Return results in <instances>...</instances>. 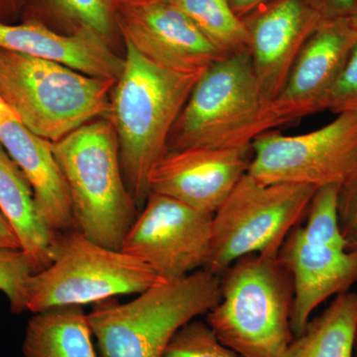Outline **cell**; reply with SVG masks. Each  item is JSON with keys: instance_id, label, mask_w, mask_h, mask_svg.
I'll use <instances>...</instances> for the list:
<instances>
[{"instance_id": "6da1fadb", "label": "cell", "mask_w": 357, "mask_h": 357, "mask_svg": "<svg viewBox=\"0 0 357 357\" xmlns=\"http://www.w3.org/2000/svg\"><path fill=\"white\" fill-rule=\"evenodd\" d=\"M123 69L107 119L119 143L122 173L138 210L149 196L148 177L166 154L174 124L204 72H176L148 60L126 43Z\"/></svg>"}, {"instance_id": "7a4b0ae2", "label": "cell", "mask_w": 357, "mask_h": 357, "mask_svg": "<svg viewBox=\"0 0 357 357\" xmlns=\"http://www.w3.org/2000/svg\"><path fill=\"white\" fill-rule=\"evenodd\" d=\"M220 298L206 323L241 357H284L294 340L293 283L278 253H255L220 275Z\"/></svg>"}, {"instance_id": "3957f363", "label": "cell", "mask_w": 357, "mask_h": 357, "mask_svg": "<svg viewBox=\"0 0 357 357\" xmlns=\"http://www.w3.org/2000/svg\"><path fill=\"white\" fill-rule=\"evenodd\" d=\"M67 183L74 229L105 248L121 250L139 210L126 187L112 122L100 117L53 143Z\"/></svg>"}, {"instance_id": "277c9868", "label": "cell", "mask_w": 357, "mask_h": 357, "mask_svg": "<svg viewBox=\"0 0 357 357\" xmlns=\"http://www.w3.org/2000/svg\"><path fill=\"white\" fill-rule=\"evenodd\" d=\"M220 298V276L199 269L185 278L164 282L135 299L93 305L88 314L102 357H163L174 335Z\"/></svg>"}, {"instance_id": "5b68a950", "label": "cell", "mask_w": 357, "mask_h": 357, "mask_svg": "<svg viewBox=\"0 0 357 357\" xmlns=\"http://www.w3.org/2000/svg\"><path fill=\"white\" fill-rule=\"evenodd\" d=\"M115 83L0 48V96L26 128L53 143L107 117Z\"/></svg>"}, {"instance_id": "8992f818", "label": "cell", "mask_w": 357, "mask_h": 357, "mask_svg": "<svg viewBox=\"0 0 357 357\" xmlns=\"http://www.w3.org/2000/svg\"><path fill=\"white\" fill-rule=\"evenodd\" d=\"M164 283L144 262L91 241L75 229L56 232L51 263L26 284L27 311L84 306L140 294Z\"/></svg>"}, {"instance_id": "52a82bcc", "label": "cell", "mask_w": 357, "mask_h": 357, "mask_svg": "<svg viewBox=\"0 0 357 357\" xmlns=\"http://www.w3.org/2000/svg\"><path fill=\"white\" fill-rule=\"evenodd\" d=\"M266 103L248 51L204 70L174 124L167 152L250 145L266 132Z\"/></svg>"}, {"instance_id": "ba28073f", "label": "cell", "mask_w": 357, "mask_h": 357, "mask_svg": "<svg viewBox=\"0 0 357 357\" xmlns=\"http://www.w3.org/2000/svg\"><path fill=\"white\" fill-rule=\"evenodd\" d=\"M314 192L309 185L264 184L246 173L213 215L206 269L220 276L244 256L278 253L306 217Z\"/></svg>"}, {"instance_id": "9c48e42d", "label": "cell", "mask_w": 357, "mask_h": 357, "mask_svg": "<svg viewBox=\"0 0 357 357\" xmlns=\"http://www.w3.org/2000/svg\"><path fill=\"white\" fill-rule=\"evenodd\" d=\"M251 150L248 173L264 184L344 187L357 178V112L337 114L310 132L267 131L252 141Z\"/></svg>"}, {"instance_id": "30bf717a", "label": "cell", "mask_w": 357, "mask_h": 357, "mask_svg": "<svg viewBox=\"0 0 357 357\" xmlns=\"http://www.w3.org/2000/svg\"><path fill=\"white\" fill-rule=\"evenodd\" d=\"M213 215L177 199L150 192L124 238L121 250L138 258L164 282L206 269Z\"/></svg>"}, {"instance_id": "8fae6325", "label": "cell", "mask_w": 357, "mask_h": 357, "mask_svg": "<svg viewBox=\"0 0 357 357\" xmlns=\"http://www.w3.org/2000/svg\"><path fill=\"white\" fill-rule=\"evenodd\" d=\"M357 42L349 18L323 20L303 47L279 96L267 103L265 130L323 112L326 96Z\"/></svg>"}, {"instance_id": "7c38bea8", "label": "cell", "mask_w": 357, "mask_h": 357, "mask_svg": "<svg viewBox=\"0 0 357 357\" xmlns=\"http://www.w3.org/2000/svg\"><path fill=\"white\" fill-rule=\"evenodd\" d=\"M114 13L126 43L164 69L198 72L225 57L169 0L115 7Z\"/></svg>"}, {"instance_id": "4fadbf2b", "label": "cell", "mask_w": 357, "mask_h": 357, "mask_svg": "<svg viewBox=\"0 0 357 357\" xmlns=\"http://www.w3.org/2000/svg\"><path fill=\"white\" fill-rule=\"evenodd\" d=\"M250 145L168 151L148 177L150 192L213 215L248 172Z\"/></svg>"}, {"instance_id": "5bb4252c", "label": "cell", "mask_w": 357, "mask_h": 357, "mask_svg": "<svg viewBox=\"0 0 357 357\" xmlns=\"http://www.w3.org/2000/svg\"><path fill=\"white\" fill-rule=\"evenodd\" d=\"M245 23L248 52L265 103L281 93L303 47L323 18L307 0H275Z\"/></svg>"}, {"instance_id": "9a60e30c", "label": "cell", "mask_w": 357, "mask_h": 357, "mask_svg": "<svg viewBox=\"0 0 357 357\" xmlns=\"http://www.w3.org/2000/svg\"><path fill=\"white\" fill-rule=\"evenodd\" d=\"M278 258L292 278L291 328L295 337L305 332L319 305L349 292L357 282V251L309 243L299 225L286 237Z\"/></svg>"}, {"instance_id": "2e32d148", "label": "cell", "mask_w": 357, "mask_h": 357, "mask_svg": "<svg viewBox=\"0 0 357 357\" xmlns=\"http://www.w3.org/2000/svg\"><path fill=\"white\" fill-rule=\"evenodd\" d=\"M0 48L67 66L88 76L116 82L124 58L112 51L107 40L88 28L59 34L39 22L0 23Z\"/></svg>"}, {"instance_id": "e0dca14e", "label": "cell", "mask_w": 357, "mask_h": 357, "mask_svg": "<svg viewBox=\"0 0 357 357\" xmlns=\"http://www.w3.org/2000/svg\"><path fill=\"white\" fill-rule=\"evenodd\" d=\"M0 143L31 185L37 210L53 232L74 229L72 202L53 142L40 137L17 119L0 121Z\"/></svg>"}, {"instance_id": "ac0fdd59", "label": "cell", "mask_w": 357, "mask_h": 357, "mask_svg": "<svg viewBox=\"0 0 357 357\" xmlns=\"http://www.w3.org/2000/svg\"><path fill=\"white\" fill-rule=\"evenodd\" d=\"M0 213L13 227L35 272L51 263L56 232L40 217L34 192L24 174L0 143Z\"/></svg>"}, {"instance_id": "d6986e66", "label": "cell", "mask_w": 357, "mask_h": 357, "mask_svg": "<svg viewBox=\"0 0 357 357\" xmlns=\"http://www.w3.org/2000/svg\"><path fill=\"white\" fill-rule=\"evenodd\" d=\"M88 314L82 306L35 312L23 340L24 357H98Z\"/></svg>"}, {"instance_id": "ffe728a7", "label": "cell", "mask_w": 357, "mask_h": 357, "mask_svg": "<svg viewBox=\"0 0 357 357\" xmlns=\"http://www.w3.org/2000/svg\"><path fill=\"white\" fill-rule=\"evenodd\" d=\"M356 326L357 293L340 294L294 337L284 357H352Z\"/></svg>"}, {"instance_id": "44dd1931", "label": "cell", "mask_w": 357, "mask_h": 357, "mask_svg": "<svg viewBox=\"0 0 357 357\" xmlns=\"http://www.w3.org/2000/svg\"><path fill=\"white\" fill-rule=\"evenodd\" d=\"M225 56L248 51V32L229 0H169Z\"/></svg>"}, {"instance_id": "7402d4cb", "label": "cell", "mask_w": 357, "mask_h": 357, "mask_svg": "<svg viewBox=\"0 0 357 357\" xmlns=\"http://www.w3.org/2000/svg\"><path fill=\"white\" fill-rule=\"evenodd\" d=\"M342 188L328 185L314 192L305 217L306 222L299 225L301 234L309 243L347 248L338 215Z\"/></svg>"}, {"instance_id": "603a6c76", "label": "cell", "mask_w": 357, "mask_h": 357, "mask_svg": "<svg viewBox=\"0 0 357 357\" xmlns=\"http://www.w3.org/2000/svg\"><path fill=\"white\" fill-rule=\"evenodd\" d=\"M163 357H237L223 345L208 324L190 321L174 335Z\"/></svg>"}, {"instance_id": "cb8c5ba5", "label": "cell", "mask_w": 357, "mask_h": 357, "mask_svg": "<svg viewBox=\"0 0 357 357\" xmlns=\"http://www.w3.org/2000/svg\"><path fill=\"white\" fill-rule=\"evenodd\" d=\"M34 273V267L22 249L0 248V291L8 299L13 314L27 311L26 284Z\"/></svg>"}, {"instance_id": "d4e9b609", "label": "cell", "mask_w": 357, "mask_h": 357, "mask_svg": "<svg viewBox=\"0 0 357 357\" xmlns=\"http://www.w3.org/2000/svg\"><path fill=\"white\" fill-rule=\"evenodd\" d=\"M77 27L88 28L109 40L115 26L114 9L109 0H53Z\"/></svg>"}, {"instance_id": "484cf974", "label": "cell", "mask_w": 357, "mask_h": 357, "mask_svg": "<svg viewBox=\"0 0 357 357\" xmlns=\"http://www.w3.org/2000/svg\"><path fill=\"white\" fill-rule=\"evenodd\" d=\"M323 110L335 114L357 112V42L328 91Z\"/></svg>"}, {"instance_id": "4316f807", "label": "cell", "mask_w": 357, "mask_h": 357, "mask_svg": "<svg viewBox=\"0 0 357 357\" xmlns=\"http://www.w3.org/2000/svg\"><path fill=\"white\" fill-rule=\"evenodd\" d=\"M338 215L347 249L357 251V178L340 190Z\"/></svg>"}, {"instance_id": "83f0119b", "label": "cell", "mask_w": 357, "mask_h": 357, "mask_svg": "<svg viewBox=\"0 0 357 357\" xmlns=\"http://www.w3.org/2000/svg\"><path fill=\"white\" fill-rule=\"evenodd\" d=\"M323 20L349 17L357 0H307Z\"/></svg>"}, {"instance_id": "f1b7e54d", "label": "cell", "mask_w": 357, "mask_h": 357, "mask_svg": "<svg viewBox=\"0 0 357 357\" xmlns=\"http://www.w3.org/2000/svg\"><path fill=\"white\" fill-rule=\"evenodd\" d=\"M0 248L21 249L20 241L6 218L0 213Z\"/></svg>"}, {"instance_id": "f546056e", "label": "cell", "mask_w": 357, "mask_h": 357, "mask_svg": "<svg viewBox=\"0 0 357 357\" xmlns=\"http://www.w3.org/2000/svg\"><path fill=\"white\" fill-rule=\"evenodd\" d=\"M273 0H229L234 13L243 18Z\"/></svg>"}, {"instance_id": "4dcf8cb0", "label": "cell", "mask_w": 357, "mask_h": 357, "mask_svg": "<svg viewBox=\"0 0 357 357\" xmlns=\"http://www.w3.org/2000/svg\"><path fill=\"white\" fill-rule=\"evenodd\" d=\"M7 119H17L18 121L17 116L13 110L9 109L8 105L0 96V121H7Z\"/></svg>"}, {"instance_id": "1f68e13d", "label": "cell", "mask_w": 357, "mask_h": 357, "mask_svg": "<svg viewBox=\"0 0 357 357\" xmlns=\"http://www.w3.org/2000/svg\"><path fill=\"white\" fill-rule=\"evenodd\" d=\"M158 1V0H109L112 9L122 6H132V4L146 3V2Z\"/></svg>"}, {"instance_id": "d6a6232c", "label": "cell", "mask_w": 357, "mask_h": 357, "mask_svg": "<svg viewBox=\"0 0 357 357\" xmlns=\"http://www.w3.org/2000/svg\"><path fill=\"white\" fill-rule=\"evenodd\" d=\"M347 18H349V22H351L352 27H354V29H356L357 31V4L356 6L354 7V10H352L351 15H349Z\"/></svg>"}, {"instance_id": "836d02e7", "label": "cell", "mask_w": 357, "mask_h": 357, "mask_svg": "<svg viewBox=\"0 0 357 357\" xmlns=\"http://www.w3.org/2000/svg\"><path fill=\"white\" fill-rule=\"evenodd\" d=\"M354 354L357 357V326H356V344H354Z\"/></svg>"}, {"instance_id": "e575fe53", "label": "cell", "mask_w": 357, "mask_h": 357, "mask_svg": "<svg viewBox=\"0 0 357 357\" xmlns=\"http://www.w3.org/2000/svg\"><path fill=\"white\" fill-rule=\"evenodd\" d=\"M7 0H0V3H1V2H6Z\"/></svg>"}]
</instances>
